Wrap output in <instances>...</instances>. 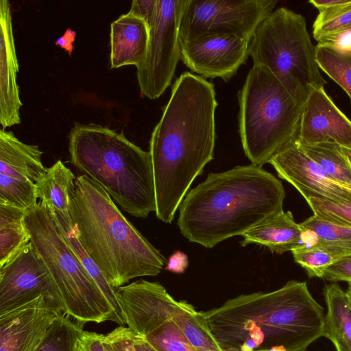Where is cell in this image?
<instances>
[{"instance_id":"obj_40","label":"cell","mask_w":351,"mask_h":351,"mask_svg":"<svg viewBox=\"0 0 351 351\" xmlns=\"http://www.w3.org/2000/svg\"><path fill=\"white\" fill-rule=\"evenodd\" d=\"M75 36L76 33L75 31L68 29L62 36L56 40L55 45L64 49L68 52L69 56H71L74 49L73 43L75 41Z\"/></svg>"},{"instance_id":"obj_37","label":"cell","mask_w":351,"mask_h":351,"mask_svg":"<svg viewBox=\"0 0 351 351\" xmlns=\"http://www.w3.org/2000/svg\"><path fill=\"white\" fill-rule=\"evenodd\" d=\"M104 339L102 334L84 330L79 339L78 351H106Z\"/></svg>"},{"instance_id":"obj_39","label":"cell","mask_w":351,"mask_h":351,"mask_svg":"<svg viewBox=\"0 0 351 351\" xmlns=\"http://www.w3.org/2000/svg\"><path fill=\"white\" fill-rule=\"evenodd\" d=\"M188 265L187 256L180 251H176L169 257L165 269L173 273L182 274Z\"/></svg>"},{"instance_id":"obj_20","label":"cell","mask_w":351,"mask_h":351,"mask_svg":"<svg viewBox=\"0 0 351 351\" xmlns=\"http://www.w3.org/2000/svg\"><path fill=\"white\" fill-rule=\"evenodd\" d=\"M242 246L250 243L264 245L281 254L304 246V231L290 211L276 213L247 230L242 235Z\"/></svg>"},{"instance_id":"obj_26","label":"cell","mask_w":351,"mask_h":351,"mask_svg":"<svg viewBox=\"0 0 351 351\" xmlns=\"http://www.w3.org/2000/svg\"><path fill=\"white\" fill-rule=\"evenodd\" d=\"M298 144L334 180L351 189V165L340 145L335 143Z\"/></svg>"},{"instance_id":"obj_18","label":"cell","mask_w":351,"mask_h":351,"mask_svg":"<svg viewBox=\"0 0 351 351\" xmlns=\"http://www.w3.org/2000/svg\"><path fill=\"white\" fill-rule=\"evenodd\" d=\"M19 64L10 2L0 1V123L2 129L19 124L23 104L16 82Z\"/></svg>"},{"instance_id":"obj_6","label":"cell","mask_w":351,"mask_h":351,"mask_svg":"<svg viewBox=\"0 0 351 351\" xmlns=\"http://www.w3.org/2000/svg\"><path fill=\"white\" fill-rule=\"evenodd\" d=\"M239 126L245 156L262 167L298 139L302 108L267 69L253 65L239 94Z\"/></svg>"},{"instance_id":"obj_29","label":"cell","mask_w":351,"mask_h":351,"mask_svg":"<svg viewBox=\"0 0 351 351\" xmlns=\"http://www.w3.org/2000/svg\"><path fill=\"white\" fill-rule=\"evenodd\" d=\"M315 49L319 69L343 89L351 101V52L322 44Z\"/></svg>"},{"instance_id":"obj_31","label":"cell","mask_w":351,"mask_h":351,"mask_svg":"<svg viewBox=\"0 0 351 351\" xmlns=\"http://www.w3.org/2000/svg\"><path fill=\"white\" fill-rule=\"evenodd\" d=\"M145 338L158 351H197L173 319L167 321Z\"/></svg>"},{"instance_id":"obj_2","label":"cell","mask_w":351,"mask_h":351,"mask_svg":"<svg viewBox=\"0 0 351 351\" xmlns=\"http://www.w3.org/2000/svg\"><path fill=\"white\" fill-rule=\"evenodd\" d=\"M202 313L222 351H306L323 337L326 314L306 282L296 280L240 295Z\"/></svg>"},{"instance_id":"obj_32","label":"cell","mask_w":351,"mask_h":351,"mask_svg":"<svg viewBox=\"0 0 351 351\" xmlns=\"http://www.w3.org/2000/svg\"><path fill=\"white\" fill-rule=\"evenodd\" d=\"M295 261L303 267L309 278H322L326 268L340 258L321 247H301L291 252Z\"/></svg>"},{"instance_id":"obj_8","label":"cell","mask_w":351,"mask_h":351,"mask_svg":"<svg viewBox=\"0 0 351 351\" xmlns=\"http://www.w3.org/2000/svg\"><path fill=\"white\" fill-rule=\"evenodd\" d=\"M24 222L33 248L58 290L64 313L84 323L118 324L107 300L58 232L50 206L38 202L26 210Z\"/></svg>"},{"instance_id":"obj_12","label":"cell","mask_w":351,"mask_h":351,"mask_svg":"<svg viewBox=\"0 0 351 351\" xmlns=\"http://www.w3.org/2000/svg\"><path fill=\"white\" fill-rule=\"evenodd\" d=\"M44 296L60 311L64 305L45 264L31 242L0 267V313Z\"/></svg>"},{"instance_id":"obj_21","label":"cell","mask_w":351,"mask_h":351,"mask_svg":"<svg viewBox=\"0 0 351 351\" xmlns=\"http://www.w3.org/2000/svg\"><path fill=\"white\" fill-rule=\"evenodd\" d=\"M327 311L323 337L328 338L337 351H351V308L346 292L333 282L324 289Z\"/></svg>"},{"instance_id":"obj_36","label":"cell","mask_w":351,"mask_h":351,"mask_svg":"<svg viewBox=\"0 0 351 351\" xmlns=\"http://www.w3.org/2000/svg\"><path fill=\"white\" fill-rule=\"evenodd\" d=\"M157 0H134L129 12L141 18L151 26L156 13Z\"/></svg>"},{"instance_id":"obj_19","label":"cell","mask_w":351,"mask_h":351,"mask_svg":"<svg viewBox=\"0 0 351 351\" xmlns=\"http://www.w3.org/2000/svg\"><path fill=\"white\" fill-rule=\"evenodd\" d=\"M149 29L141 18L129 12L110 25V67L138 66L145 59Z\"/></svg>"},{"instance_id":"obj_34","label":"cell","mask_w":351,"mask_h":351,"mask_svg":"<svg viewBox=\"0 0 351 351\" xmlns=\"http://www.w3.org/2000/svg\"><path fill=\"white\" fill-rule=\"evenodd\" d=\"M114 351H136L133 332L128 327L120 326L105 335Z\"/></svg>"},{"instance_id":"obj_13","label":"cell","mask_w":351,"mask_h":351,"mask_svg":"<svg viewBox=\"0 0 351 351\" xmlns=\"http://www.w3.org/2000/svg\"><path fill=\"white\" fill-rule=\"evenodd\" d=\"M116 295L125 324L143 337L172 319L187 304L176 300L159 282L143 279L117 288Z\"/></svg>"},{"instance_id":"obj_23","label":"cell","mask_w":351,"mask_h":351,"mask_svg":"<svg viewBox=\"0 0 351 351\" xmlns=\"http://www.w3.org/2000/svg\"><path fill=\"white\" fill-rule=\"evenodd\" d=\"M51 210L58 232L76 254L84 267L107 300L117 318L118 324L121 326L125 324L122 310L116 295V289L110 285L98 266L82 245L72 219L63 217L56 213L52 208Z\"/></svg>"},{"instance_id":"obj_46","label":"cell","mask_w":351,"mask_h":351,"mask_svg":"<svg viewBox=\"0 0 351 351\" xmlns=\"http://www.w3.org/2000/svg\"></svg>"},{"instance_id":"obj_3","label":"cell","mask_w":351,"mask_h":351,"mask_svg":"<svg viewBox=\"0 0 351 351\" xmlns=\"http://www.w3.org/2000/svg\"><path fill=\"white\" fill-rule=\"evenodd\" d=\"M285 197L282 182L261 167L236 166L209 173L186 195L178 225L189 241L212 248L282 210Z\"/></svg>"},{"instance_id":"obj_45","label":"cell","mask_w":351,"mask_h":351,"mask_svg":"<svg viewBox=\"0 0 351 351\" xmlns=\"http://www.w3.org/2000/svg\"><path fill=\"white\" fill-rule=\"evenodd\" d=\"M269 351H287L286 349L283 347H278V348H272L271 350H270Z\"/></svg>"},{"instance_id":"obj_41","label":"cell","mask_w":351,"mask_h":351,"mask_svg":"<svg viewBox=\"0 0 351 351\" xmlns=\"http://www.w3.org/2000/svg\"><path fill=\"white\" fill-rule=\"evenodd\" d=\"M134 346L136 351H158L145 337L137 335L133 332Z\"/></svg>"},{"instance_id":"obj_28","label":"cell","mask_w":351,"mask_h":351,"mask_svg":"<svg viewBox=\"0 0 351 351\" xmlns=\"http://www.w3.org/2000/svg\"><path fill=\"white\" fill-rule=\"evenodd\" d=\"M84 322L62 313L48 330L36 351H78Z\"/></svg>"},{"instance_id":"obj_15","label":"cell","mask_w":351,"mask_h":351,"mask_svg":"<svg viewBox=\"0 0 351 351\" xmlns=\"http://www.w3.org/2000/svg\"><path fill=\"white\" fill-rule=\"evenodd\" d=\"M269 163L279 178L292 184L305 199L315 197L351 202V189L334 180L304 152L297 141L276 154Z\"/></svg>"},{"instance_id":"obj_10","label":"cell","mask_w":351,"mask_h":351,"mask_svg":"<svg viewBox=\"0 0 351 351\" xmlns=\"http://www.w3.org/2000/svg\"><path fill=\"white\" fill-rule=\"evenodd\" d=\"M187 0H157L145 59L136 66L141 93L160 97L169 86L180 59V27Z\"/></svg>"},{"instance_id":"obj_38","label":"cell","mask_w":351,"mask_h":351,"mask_svg":"<svg viewBox=\"0 0 351 351\" xmlns=\"http://www.w3.org/2000/svg\"><path fill=\"white\" fill-rule=\"evenodd\" d=\"M344 52H351V29L324 38L317 42Z\"/></svg>"},{"instance_id":"obj_35","label":"cell","mask_w":351,"mask_h":351,"mask_svg":"<svg viewBox=\"0 0 351 351\" xmlns=\"http://www.w3.org/2000/svg\"><path fill=\"white\" fill-rule=\"evenodd\" d=\"M324 279L337 282H351V254L341 257L329 265L324 271Z\"/></svg>"},{"instance_id":"obj_14","label":"cell","mask_w":351,"mask_h":351,"mask_svg":"<svg viewBox=\"0 0 351 351\" xmlns=\"http://www.w3.org/2000/svg\"><path fill=\"white\" fill-rule=\"evenodd\" d=\"M250 41L232 34L198 37L180 43V59L199 76L229 80L249 56Z\"/></svg>"},{"instance_id":"obj_43","label":"cell","mask_w":351,"mask_h":351,"mask_svg":"<svg viewBox=\"0 0 351 351\" xmlns=\"http://www.w3.org/2000/svg\"><path fill=\"white\" fill-rule=\"evenodd\" d=\"M346 292L347 294L348 303H349L350 307L351 308V282H348V287Z\"/></svg>"},{"instance_id":"obj_24","label":"cell","mask_w":351,"mask_h":351,"mask_svg":"<svg viewBox=\"0 0 351 351\" xmlns=\"http://www.w3.org/2000/svg\"><path fill=\"white\" fill-rule=\"evenodd\" d=\"M300 225L304 231V247H324L340 258L351 254V228L330 223L314 215Z\"/></svg>"},{"instance_id":"obj_25","label":"cell","mask_w":351,"mask_h":351,"mask_svg":"<svg viewBox=\"0 0 351 351\" xmlns=\"http://www.w3.org/2000/svg\"><path fill=\"white\" fill-rule=\"evenodd\" d=\"M26 210L0 201V267L30 242L24 222Z\"/></svg>"},{"instance_id":"obj_30","label":"cell","mask_w":351,"mask_h":351,"mask_svg":"<svg viewBox=\"0 0 351 351\" xmlns=\"http://www.w3.org/2000/svg\"><path fill=\"white\" fill-rule=\"evenodd\" d=\"M313 27V37L317 42L350 29L351 0H344L337 6L319 11Z\"/></svg>"},{"instance_id":"obj_22","label":"cell","mask_w":351,"mask_h":351,"mask_svg":"<svg viewBox=\"0 0 351 351\" xmlns=\"http://www.w3.org/2000/svg\"><path fill=\"white\" fill-rule=\"evenodd\" d=\"M76 177L58 160L47 168L42 180L36 184L38 202L47 204L64 218L71 219V203L75 191Z\"/></svg>"},{"instance_id":"obj_16","label":"cell","mask_w":351,"mask_h":351,"mask_svg":"<svg viewBox=\"0 0 351 351\" xmlns=\"http://www.w3.org/2000/svg\"><path fill=\"white\" fill-rule=\"evenodd\" d=\"M62 313L43 295L0 313V351H36Z\"/></svg>"},{"instance_id":"obj_1","label":"cell","mask_w":351,"mask_h":351,"mask_svg":"<svg viewBox=\"0 0 351 351\" xmlns=\"http://www.w3.org/2000/svg\"><path fill=\"white\" fill-rule=\"evenodd\" d=\"M217 106L213 84L183 73L152 133L155 213L166 223L172 222L192 182L213 159Z\"/></svg>"},{"instance_id":"obj_33","label":"cell","mask_w":351,"mask_h":351,"mask_svg":"<svg viewBox=\"0 0 351 351\" xmlns=\"http://www.w3.org/2000/svg\"><path fill=\"white\" fill-rule=\"evenodd\" d=\"M306 200L316 217L330 223L351 228V202L315 197Z\"/></svg>"},{"instance_id":"obj_5","label":"cell","mask_w":351,"mask_h":351,"mask_svg":"<svg viewBox=\"0 0 351 351\" xmlns=\"http://www.w3.org/2000/svg\"><path fill=\"white\" fill-rule=\"evenodd\" d=\"M69 152L71 163L98 183L123 210L139 218L156 211L151 154L123 132L97 124L75 123L69 135Z\"/></svg>"},{"instance_id":"obj_17","label":"cell","mask_w":351,"mask_h":351,"mask_svg":"<svg viewBox=\"0 0 351 351\" xmlns=\"http://www.w3.org/2000/svg\"><path fill=\"white\" fill-rule=\"evenodd\" d=\"M297 142L302 145L335 143L351 149V121L324 88L310 92L302 109Z\"/></svg>"},{"instance_id":"obj_44","label":"cell","mask_w":351,"mask_h":351,"mask_svg":"<svg viewBox=\"0 0 351 351\" xmlns=\"http://www.w3.org/2000/svg\"><path fill=\"white\" fill-rule=\"evenodd\" d=\"M106 351H114L111 345L104 339Z\"/></svg>"},{"instance_id":"obj_42","label":"cell","mask_w":351,"mask_h":351,"mask_svg":"<svg viewBox=\"0 0 351 351\" xmlns=\"http://www.w3.org/2000/svg\"><path fill=\"white\" fill-rule=\"evenodd\" d=\"M340 147H341V149L343 153L344 154V155L346 156V157L347 158L348 162H350V164L351 165V149L341 147V146H340Z\"/></svg>"},{"instance_id":"obj_4","label":"cell","mask_w":351,"mask_h":351,"mask_svg":"<svg viewBox=\"0 0 351 351\" xmlns=\"http://www.w3.org/2000/svg\"><path fill=\"white\" fill-rule=\"evenodd\" d=\"M71 217L78 239L110 285L159 274L163 255L123 215L108 193L86 175L77 176Z\"/></svg>"},{"instance_id":"obj_9","label":"cell","mask_w":351,"mask_h":351,"mask_svg":"<svg viewBox=\"0 0 351 351\" xmlns=\"http://www.w3.org/2000/svg\"><path fill=\"white\" fill-rule=\"evenodd\" d=\"M277 3V0H187L180 42L217 34H232L250 40Z\"/></svg>"},{"instance_id":"obj_27","label":"cell","mask_w":351,"mask_h":351,"mask_svg":"<svg viewBox=\"0 0 351 351\" xmlns=\"http://www.w3.org/2000/svg\"><path fill=\"white\" fill-rule=\"evenodd\" d=\"M197 351H222L213 337L202 311L188 303L172 319Z\"/></svg>"},{"instance_id":"obj_11","label":"cell","mask_w":351,"mask_h":351,"mask_svg":"<svg viewBox=\"0 0 351 351\" xmlns=\"http://www.w3.org/2000/svg\"><path fill=\"white\" fill-rule=\"evenodd\" d=\"M38 145L21 141L12 131L0 130V201L23 210L38 199L36 184L45 174Z\"/></svg>"},{"instance_id":"obj_7","label":"cell","mask_w":351,"mask_h":351,"mask_svg":"<svg viewBox=\"0 0 351 351\" xmlns=\"http://www.w3.org/2000/svg\"><path fill=\"white\" fill-rule=\"evenodd\" d=\"M253 65L267 69L303 107L310 92L324 88L305 18L280 7L256 28L249 45Z\"/></svg>"}]
</instances>
